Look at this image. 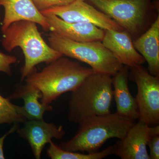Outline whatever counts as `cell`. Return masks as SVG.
<instances>
[{
    "label": "cell",
    "mask_w": 159,
    "mask_h": 159,
    "mask_svg": "<svg viewBox=\"0 0 159 159\" xmlns=\"http://www.w3.org/2000/svg\"><path fill=\"white\" fill-rule=\"evenodd\" d=\"M71 92L67 116L70 122L79 124L91 117L111 113L113 95L110 75L93 72Z\"/></svg>",
    "instance_id": "7a4b0ae2"
},
{
    "label": "cell",
    "mask_w": 159,
    "mask_h": 159,
    "mask_svg": "<svg viewBox=\"0 0 159 159\" xmlns=\"http://www.w3.org/2000/svg\"><path fill=\"white\" fill-rule=\"evenodd\" d=\"M135 122L116 113L91 117L80 123L74 137L59 146L70 152H97L109 139H123Z\"/></svg>",
    "instance_id": "277c9868"
},
{
    "label": "cell",
    "mask_w": 159,
    "mask_h": 159,
    "mask_svg": "<svg viewBox=\"0 0 159 159\" xmlns=\"http://www.w3.org/2000/svg\"><path fill=\"white\" fill-rule=\"evenodd\" d=\"M39 11L54 6H65L75 0H32Z\"/></svg>",
    "instance_id": "d6986e66"
},
{
    "label": "cell",
    "mask_w": 159,
    "mask_h": 159,
    "mask_svg": "<svg viewBox=\"0 0 159 159\" xmlns=\"http://www.w3.org/2000/svg\"><path fill=\"white\" fill-rule=\"evenodd\" d=\"M138 89L136 99L139 121L150 126L159 123V77L152 75L142 65L129 68Z\"/></svg>",
    "instance_id": "52a82bcc"
},
{
    "label": "cell",
    "mask_w": 159,
    "mask_h": 159,
    "mask_svg": "<svg viewBox=\"0 0 159 159\" xmlns=\"http://www.w3.org/2000/svg\"><path fill=\"white\" fill-rule=\"evenodd\" d=\"M2 33V45L6 51L11 52L17 47L22 50L25 61L21 69L22 81L35 71L38 65L49 64L63 56L45 41L36 23L33 22H15Z\"/></svg>",
    "instance_id": "3957f363"
},
{
    "label": "cell",
    "mask_w": 159,
    "mask_h": 159,
    "mask_svg": "<svg viewBox=\"0 0 159 159\" xmlns=\"http://www.w3.org/2000/svg\"><path fill=\"white\" fill-rule=\"evenodd\" d=\"M50 27V31L77 42L102 41L105 31L97 26L84 23H69L54 15L42 14Z\"/></svg>",
    "instance_id": "7c38bea8"
},
{
    "label": "cell",
    "mask_w": 159,
    "mask_h": 159,
    "mask_svg": "<svg viewBox=\"0 0 159 159\" xmlns=\"http://www.w3.org/2000/svg\"><path fill=\"white\" fill-rule=\"evenodd\" d=\"M48 39L49 45L63 56L85 63L95 73L112 77L123 66L101 41H75L53 32Z\"/></svg>",
    "instance_id": "8992f818"
},
{
    "label": "cell",
    "mask_w": 159,
    "mask_h": 159,
    "mask_svg": "<svg viewBox=\"0 0 159 159\" xmlns=\"http://www.w3.org/2000/svg\"><path fill=\"white\" fill-rule=\"evenodd\" d=\"M129 67L123 66L112 76L113 95L116 104V113L122 117L139 120V112L136 99L134 98L128 86Z\"/></svg>",
    "instance_id": "5bb4252c"
},
{
    "label": "cell",
    "mask_w": 159,
    "mask_h": 159,
    "mask_svg": "<svg viewBox=\"0 0 159 159\" xmlns=\"http://www.w3.org/2000/svg\"><path fill=\"white\" fill-rule=\"evenodd\" d=\"M49 144L47 155L51 159H102L114 154V145L109 146L101 151L84 154L63 150L54 143L52 140Z\"/></svg>",
    "instance_id": "e0dca14e"
},
{
    "label": "cell",
    "mask_w": 159,
    "mask_h": 159,
    "mask_svg": "<svg viewBox=\"0 0 159 159\" xmlns=\"http://www.w3.org/2000/svg\"><path fill=\"white\" fill-rule=\"evenodd\" d=\"M135 48L148 64L149 73L159 77V16L144 33L133 40Z\"/></svg>",
    "instance_id": "9a60e30c"
},
{
    "label": "cell",
    "mask_w": 159,
    "mask_h": 159,
    "mask_svg": "<svg viewBox=\"0 0 159 159\" xmlns=\"http://www.w3.org/2000/svg\"><path fill=\"white\" fill-rule=\"evenodd\" d=\"M5 10L2 32L12 23L20 20L33 22L41 26L44 31H50L46 18L38 9L32 0H0V7Z\"/></svg>",
    "instance_id": "4fadbf2b"
},
{
    "label": "cell",
    "mask_w": 159,
    "mask_h": 159,
    "mask_svg": "<svg viewBox=\"0 0 159 159\" xmlns=\"http://www.w3.org/2000/svg\"><path fill=\"white\" fill-rule=\"evenodd\" d=\"M22 128L17 129L18 134L25 139L30 145L33 155L40 159L46 144L53 139H62L66 134L62 125L57 126L53 123L41 120H29L24 122Z\"/></svg>",
    "instance_id": "30bf717a"
},
{
    "label": "cell",
    "mask_w": 159,
    "mask_h": 159,
    "mask_svg": "<svg viewBox=\"0 0 159 159\" xmlns=\"http://www.w3.org/2000/svg\"><path fill=\"white\" fill-rule=\"evenodd\" d=\"M40 72L34 71L25 80L39 90L40 102L51 105L59 96L71 92L80 85L93 71L77 61L62 57L50 63Z\"/></svg>",
    "instance_id": "6da1fadb"
},
{
    "label": "cell",
    "mask_w": 159,
    "mask_h": 159,
    "mask_svg": "<svg viewBox=\"0 0 159 159\" xmlns=\"http://www.w3.org/2000/svg\"><path fill=\"white\" fill-rule=\"evenodd\" d=\"M104 31L102 43L122 65L130 68L142 65L145 62L144 57L135 48L132 39L126 31Z\"/></svg>",
    "instance_id": "8fae6325"
},
{
    "label": "cell",
    "mask_w": 159,
    "mask_h": 159,
    "mask_svg": "<svg viewBox=\"0 0 159 159\" xmlns=\"http://www.w3.org/2000/svg\"><path fill=\"white\" fill-rule=\"evenodd\" d=\"M40 11L42 14L54 15L67 22L89 23L104 30L124 31L109 16L85 0H75L65 6H54Z\"/></svg>",
    "instance_id": "ba28073f"
},
{
    "label": "cell",
    "mask_w": 159,
    "mask_h": 159,
    "mask_svg": "<svg viewBox=\"0 0 159 159\" xmlns=\"http://www.w3.org/2000/svg\"><path fill=\"white\" fill-rule=\"evenodd\" d=\"M10 101L0 95V125L24 123L27 119L23 115L21 107L15 105Z\"/></svg>",
    "instance_id": "ac0fdd59"
},
{
    "label": "cell",
    "mask_w": 159,
    "mask_h": 159,
    "mask_svg": "<svg viewBox=\"0 0 159 159\" xmlns=\"http://www.w3.org/2000/svg\"><path fill=\"white\" fill-rule=\"evenodd\" d=\"M107 15L130 35L140 36L153 22L158 2L152 0H85Z\"/></svg>",
    "instance_id": "5b68a950"
},
{
    "label": "cell",
    "mask_w": 159,
    "mask_h": 159,
    "mask_svg": "<svg viewBox=\"0 0 159 159\" xmlns=\"http://www.w3.org/2000/svg\"><path fill=\"white\" fill-rule=\"evenodd\" d=\"M158 133L159 125L150 126L138 120L129 129L125 136L113 145L114 155L122 159H151L147 143L152 135Z\"/></svg>",
    "instance_id": "9c48e42d"
},
{
    "label": "cell",
    "mask_w": 159,
    "mask_h": 159,
    "mask_svg": "<svg viewBox=\"0 0 159 159\" xmlns=\"http://www.w3.org/2000/svg\"><path fill=\"white\" fill-rule=\"evenodd\" d=\"M41 97L39 90L26 83L18 84L14 92L7 98L10 100L20 99L24 100V105L21 107L23 115L27 120H41L43 119L45 112L53 109L51 105H44L41 102Z\"/></svg>",
    "instance_id": "2e32d148"
},
{
    "label": "cell",
    "mask_w": 159,
    "mask_h": 159,
    "mask_svg": "<svg viewBox=\"0 0 159 159\" xmlns=\"http://www.w3.org/2000/svg\"><path fill=\"white\" fill-rule=\"evenodd\" d=\"M19 128V126L18 123H14L13 126L9 129V131L5 134L3 136L0 138V159H5L4 152H3V145H4V141H5V139L9 135L13 133Z\"/></svg>",
    "instance_id": "44dd1931"
},
{
    "label": "cell",
    "mask_w": 159,
    "mask_h": 159,
    "mask_svg": "<svg viewBox=\"0 0 159 159\" xmlns=\"http://www.w3.org/2000/svg\"><path fill=\"white\" fill-rule=\"evenodd\" d=\"M150 151L149 154L151 159H159V133L151 136L147 143Z\"/></svg>",
    "instance_id": "ffe728a7"
}]
</instances>
